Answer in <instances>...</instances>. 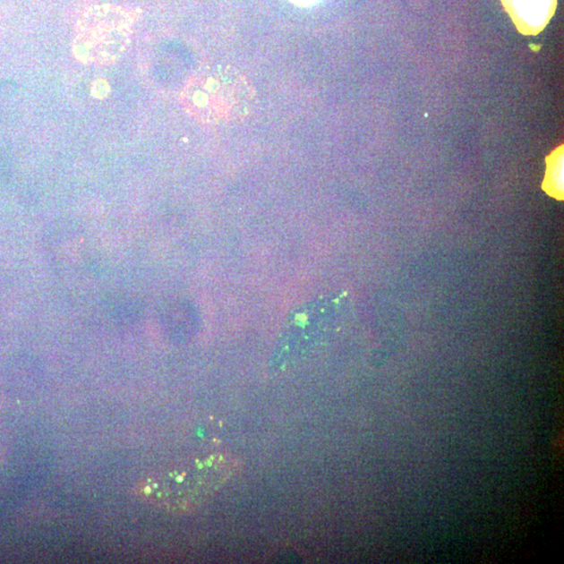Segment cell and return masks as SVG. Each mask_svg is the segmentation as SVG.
Here are the masks:
<instances>
[{
  "label": "cell",
  "mask_w": 564,
  "mask_h": 564,
  "mask_svg": "<svg viewBox=\"0 0 564 564\" xmlns=\"http://www.w3.org/2000/svg\"><path fill=\"white\" fill-rule=\"evenodd\" d=\"M290 2L294 4H296L298 6H303V8H305V6H311L312 4H316L317 3L320 2V0H290Z\"/></svg>",
  "instance_id": "8992f818"
},
{
  "label": "cell",
  "mask_w": 564,
  "mask_h": 564,
  "mask_svg": "<svg viewBox=\"0 0 564 564\" xmlns=\"http://www.w3.org/2000/svg\"><path fill=\"white\" fill-rule=\"evenodd\" d=\"M520 34L536 36L555 15L558 0H500Z\"/></svg>",
  "instance_id": "277c9868"
},
{
  "label": "cell",
  "mask_w": 564,
  "mask_h": 564,
  "mask_svg": "<svg viewBox=\"0 0 564 564\" xmlns=\"http://www.w3.org/2000/svg\"><path fill=\"white\" fill-rule=\"evenodd\" d=\"M547 175L543 188L551 196L562 200L563 196V146L558 147L548 158Z\"/></svg>",
  "instance_id": "5b68a950"
},
{
  "label": "cell",
  "mask_w": 564,
  "mask_h": 564,
  "mask_svg": "<svg viewBox=\"0 0 564 564\" xmlns=\"http://www.w3.org/2000/svg\"><path fill=\"white\" fill-rule=\"evenodd\" d=\"M256 103V91L244 75L230 65L204 69L188 81L182 104L198 122L231 124L249 116Z\"/></svg>",
  "instance_id": "7a4b0ae2"
},
{
  "label": "cell",
  "mask_w": 564,
  "mask_h": 564,
  "mask_svg": "<svg viewBox=\"0 0 564 564\" xmlns=\"http://www.w3.org/2000/svg\"><path fill=\"white\" fill-rule=\"evenodd\" d=\"M236 461L227 454L197 457L152 476L142 493L172 512H188L206 503L235 474Z\"/></svg>",
  "instance_id": "6da1fadb"
},
{
  "label": "cell",
  "mask_w": 564,
  "mask_h": 564,
  "mask_svg": "<svg viewBox=\"0 0 564 564\" xmlns=\"http://www.w3.org/2000/svg\"><path fill=\"white\" fill-rule=\"evenodd\" d=\"M131 35L129 19L116 11H98L80 24L73 52L86 64H111L127 48Z\"/></svg>",
  "instance_id": "3957f363"
}]
</instances>
